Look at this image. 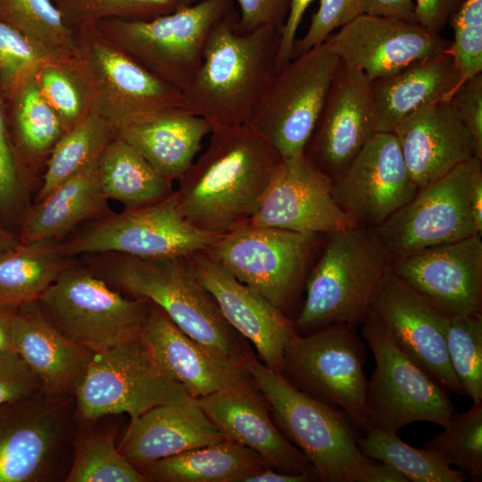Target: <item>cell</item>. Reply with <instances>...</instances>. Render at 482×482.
<instances>
[{
	"instance_id": "obj_39",
	"label": "cell",
	"mask_w": 482,
	"mask_h": 482,
	"mask_svg": "<svg viewBox=\"0 0 482 482\" xmlns=\"http://www.w3.org/2000/svg\"><path fill=\"white\" fill-rule=\"evenodd\" d=\"M0 20L51 58L79 55L75 29L52 0H0Z\"/></svg>"
},
{
	"instance_id": "obj_4",
	"label": "cell",
	"mask_w": 482,
	"mask_h": 482,
	"mask_svg": "<svg viewBox=\"0 0 482 482\" xmlns=\"http://www.w3.org/2000/svg\"><path fill=\"white\" fill-rule=\"evenodd\" d=\"M237 24L235 8L217 22L201 65L182 93V108L212 128L247 125L276 73L281 33L270 28L241 32Z\"/></svg>"
},
{
	"instance_id": "obj_40",
	"label": "cell",
	"mask_w": 482,
	"mask_h": 482,
	"mask_svg": "<svg viewBox=\"0 0 482 482\" xmlns=\"http://www.w3.org/2000/svg\"><path fill=\"white\" fill-rule=\"evenodd\" d=\"M34 76L43 97L65 131L93 108V87L79 55L46 60Z\"/></svg>"
},
{
	"instance_id": "obj_28",
	"label": "cell",
	"mask_w": 482,
	"mask_h": 482,
	"mask_svg": "<svg viewBox=\"0 0 482 482\" xmlns=\"http://www.w3.org/2000/svg\"><path fill=\"white\" fill-rule=\"evenodd\" d=\"M12 346L51 396L74 395L94 353L62 335L41 314L37 303L17 310Z\"/></svg>"
},
{
	"instance_id": "obj_49",
	"label": "cell",
	"mask_w": 482,
	"mask_h": 482,
	"mask_svg": "<svg viewBox=\"0 0 482 482\" xmlns=\"http://www.w3.org/2000/svg\"><path fill=\"white\" fill-rule=\"evenodd\" d=\"M449 101L472 135L477 157L482 160V72L464 81Z\"/></svg>"
},
{
	"instance_id": "obj_3",
	"label": "cell",
	"mask_w": 482,
	"mask_h": 482,
	"mask_svg": "<svg viewBox=\"0 0 482 482\" xmlns=\"http://www.w3.org/2000/svg\"><path fill=\"white\" fill-rule=\"evenodd\" d=\"M245 367L282 435L296 446L322 482H408L393 467L363 455L361 432L339 409L295 387L255 355Z\"/></svg>"
},
{
	"instance_id": "obj_31",
	"label": "cell",
	"mask_w": 482,
	"mask_h": 482,
	"mask_svg": "<svg viewBox=\"0 0 482 482\" xmlns=\"http://www.w3.org/2000/svg\"><path fill=\"white\" fill-rule=\"evenodd\" d=\"M111 212L100 184L97 161L30 205L21 223L18 241L21 245L62 241L80 225Z\"/></svg>"
},
{
	"instance_id": "obj_43",
	"label": "cell",
	"mask_w": 482,
	"mask_h": 482,
	"mask_svg": "<svg viewBox=\"0 0 482 482\" xmlns=\"http://www.w3.org/2000/svg\"><path fill=\"white\" fill-rule=\"evenodd\" d=\"M446 348L464 395L482 403V315L450 316Z\"/></svg>"
},
{
	"instance_id": "obj_47",
	"label": "cell",
	"mask_w": 482,
	"mask_h": 482,
	"mask_svg": "<svg viewBox=\"0 0 482 482\" xmlns=\"http://www.w3.org/2000/svg\"><path fill=\"white\" fill-rule=\"evenodd\" d=\"M362 14L360 0H320L307 32L296 39L293 58L324 43L337 29H340Z\"/></svg>"
},
{
	"instance_id": "obj_55",
	"label": "cell",
	"mask_w": 482,
	"mask_h": 482,
	"mask_svg": "<svg viewBox=\"0 0 482 482\" xmlns=\"http://www.w3.org/2000/svg\"><path fill=\"white\" fill-rule=\"evenodd\" d=\"M17 310H0V351L12 350V328Z\"/></svg>"
},
{
	"instance_id": "obj_9",
	"label": "cell",
	"mask_w": 482,
	"mask_h": 482,
	"mask_svg": "<svg viewBox=\"0 0 482 482\" xmlns=\"http://www.w3.org/2000/svg\"><path fill=\"white\" fill-rule=\"evenodd\" d=\"M78 421L127 414L134 420L193 397L160 365L140 336L94 353L74 392Z\"/></svg>"
},
{
	"instance_id": "obj_19",
	"label": "cell",
	"mask_w": 482,
	"mask_h": 482,
	"mask_svg": "<svg viewBox=\"0 0 482 482\" xmlns=\"http://www.w3.org/2000/svg\"><path fill=\"white\" fill-rule=\"evenodd\" d=\"M331 188L332 179L304 153L281 159L247 224L316 235L356 227Z\"/></svg>"
},
{
	"instance_id": "obj_23",
	"label": "cell",
	"mask_w": 482,
	"mask_h": 482,
	"mask_svg": "<svg viewBox=\"0 0 482 482\" xmlns=\"http://www.w3.org/2000/svg\"><path fill=\"white\" fill-rule=\"evenodd\" d=\"M189 260L227 322L253 345L264 365L282 373L286 347L296 333L295 322L204 252L189 255Z\"/></svg>"
},
{
	"instance_id": "obj_5",
	"label": "cell",
	"mask_w": 482,
	"mask_h": 482,
	"mask_svg": "<svg viewBox=\"0 0 482 482\" xmlns=\"http://www.w3.org/2000/svg\"><path fill=\"white\" fill-rule=\"evenodd\" d=\"M327 236L321 255L304 281L305 298L294 321L296 333L361 324L390 269V259L371 229L356 226Z\"/></svg>"
},
{
	"instance_id": "obj_30",
	"label": "cell",
	"mask_w": 482,
	"mask_h": 482,
	"mask_svg": "<svg viewBox=\"0 0 482 482\" xmlns=\"http://www.w3.org/2000/svg\"><path fill=\"white\" fill-rule=\"evenodd\" d=\"M459 83L460 74L448 50L371 81L377 133L393 132L403 118L416 110L449 100Z\"/></svg>"
},
{
	"instance_id": "obj_33",
	"label": "cell",
	"mask_w": 482,
	"mask_h": 482,
	"mask_svg": "<svg viewBox=\"0 0 482 482\" xmlns=\"http://www.w3.org/2000/svg\"><path fill=\"white\" fill-rule=\"evenodd\" d=\"M270 468L254 451L234 441L192 449L137 469L148 482H241Z\"/></svg>"
},
{
	"instance_id": "obj_21",
	"label": "cell",
	"mask_w": 482,
	"mask_h": 482,
	"mask_svg": "<svg viewBox=\"0 0 482 482\" xmlns=\"http://www.w3.org/2000/svg\"><path fill=\"white\" fill-rule=\"evenodd\" d=\"M376 133L371 81L340 62L304 154L334 179Z\"/></svg>"
},
{
	"instance_id": "obj_8",
	"label": "cell",
	"mask_w": 482,
	"mask_h": 482,
	"mask_svg": "<svg viewBox=\"0 0 482 482\" xmlns=\"http://www.w3.org/2000/svg\"><path fill=\"white\" fill-rule=\"evenodd\" d=\"M233 0H200L149 21L103 20L95 24L122 51L181 94L197 72L212 29Z\"/></svg>"
},
{
	"instance_id": "obj_42",
	"label": "cell",
	"mask_w": 482,
	"mask_h": 482,
	"mask_svg": "<svg viewBox=\"0 0 482 482\" xmlns=\"http://www.w3.org/2000/svg\"><path fill=\"white\" fill-rule=\"evenodd\" d=\"M73 29L103 20L149 21L200 0H52Z\"/></svg>"
},
{
	"instance_id": "obj_41",
	"label": "cell",
	"mask_w": 482,
	"mask_h": 482,
	"mask_svg": "<svg viewBox=\"0 0 482 482\" xmlns=\"http://www.w3.org/2000/svg\"><path fill=\"white\" fill-rule=\"evenodd\" d=\"M449 465L459 468L467 479L482 480V403L463 413L454 412L444 431L424 445Z\"/></svg>"
},
{
	"instance_id": "obj_12",
	"label": "cell",
	"mask_w": 482,
	"mask_h": 482,
	"mask_svg": "<svg viewBox=\"0 0 482 482\" xmlns=\"http://www.w3.org/2000/svg\"><path fill=\"white\" fill-rule=\"evenodd\" d=\"M221 235L200 229L181 213L173 192L152 204L86 222L65 237L71 257L117 253L141 258L189 256L211 246Z\"/></svg>"
},
{
	"instance_id": "obj_22",
	"label": "cell",
	"mask_w": 482,
	"mask_h": 482,
	"mask_svg": "<svg viewBox=\"0 0 482 482\" xmlns=\"http://www.w3.org/2000/svg\"><path fill=\"white\" fill-rule=\"evenodd\" d=\"M480 237L418 251L391 262L390 270L449 317L481 314Z\"/></svg>"
},
{
	"instance_id": "obj_11",
	"label": "cell",
	"mask_w": 482,
	"mask_h": 482,
	"mask_svg": "<svg viewBox=\"0 0 482 482\" xmlns=\"http://www.w3.org/2000/svg\"><path fill=\"white\" fill-rule=\"evenodd\" d=\"M339 63L326 40L275 73L247 125L281 159L304 153Z\"/></svg>"
},
{
	"instance_id": "obj_29",
	"label": "cell",
	"mask_w": 482,
	"mask_h": 482,
	"mask_svg": "<svg viewBox=\"0 0 482 482\" xmlns=\"http://www.w3.org/2000/svg\"><path fill=\"white\" fill-rule=\"evenodd\" d=\"M205 119L182 107L145 115L116 131L165 179L174 181L187 171L212 132Z\"/></svg>"
},
{
	"instance_id": "obj_34",
	"label": "cell",
	"mask_w": 482,
	"mask_h": 482,
	"mask_svg": "<svg viewBox=\"0 0 482 482\" xmlns=\"http://www.w3.org/2000/svg\"><path fill=\"white\" fill-rule=\"evenodd\" d=\"M61 241L45 240L0 253V310L36 302L63 270L75 262Z\"/></svg>"
},
{
	"instance_id": "obj_10",
	"label": "cell",
	"mask_w": 482,
	"mask_h": 482,
	"mask_svg": "<svg viewBox=\"0 0 482 482\" xmlns=\"http://www.w3.org/2000/svg\"><path fill=\"white\" fill-rule=\"evenodd\" d=\"M376 368L367 380L364 431L397 433L408 424L427 421L448 425L455 412L448 392L404 354L369 312L361 323Z\"/></svg>"
},
{
	"instance_id": "obj_20",
	"label": "cell",
	"mask_w": 482,
	"mask_h": 482,
	"mask_svg": "<svg viewBox=\"0 0 482 482\" xmlns=\"http://www.w3.org/2000/svg\"><path fill=\"white\" fill-rule=\"evenodd\" d=\"M327 41L340 62L362 71L370 81L449 49L451 41L416 22L361 14Z\"/></svg>"
},
{
	"instance_id": "obj_32",
	"label": "cell",
	"mask_w": 482,
	"mask_h": 482,
	"mask_svg": "<svg viewBox=\"0 0 482 482\" xmlns=\"http://www.w3.org/2000/svg\"><path fill=\"white\" fill-rule=\"evenodd\" d=\"M34 74L4 96L11 140L30 189L39 187L50 154L65 132Z\"/></svg>"
},
{
	"instance_id": "obj_2",
	"label": "cell",
	"mask_w": 482,
	"mask_h": 482,
	"mask_svg": "<svg viewBox=\"0 0 482 482\" xmlns=\"http://www.w3.org/2000/svg\"><path fill=\"white\" fill-rule=\"evenodd\" d=\"M77 258L123 295L149 300L183 332L218 354L245 365L254 355L224 319L189 256L141 258L105 253Z\"/></svg>"
},
{
	"instance_id": "obj_25",
	"label": "cell",
	"mask_w": 482,
	"mask_h": 482,
	"mask_svg": "<svg viewBox=\"0 0 482 482\" xmlns=\"http://www.w3.org/2000/svg\"><path fill=\"white\" fill-rule=\"evenodd\" d=\"M196 400L226 439L254 451L271 469L319 480L304 454L276 426L254 383Z\"/></svg>"
},
{
	"instance_id": "obj_57",
	"label": "cell",
	"mask_w": 482,
	"mask_h": 482,
	"mask_svg": "<svg viewBox=\"0 0 482 482\" xmlns=\"http://www.w3.org/2000/svg\"><path fill=\"white\" fill-rule=\"evenodd\" d=\"M18 237L0 225V253L19 245Z\"/></svg>"
},
{
	"instance_id": "obj_56",
	"label": "cell",
	"mask_w": 482,
	"mask_h": 482,
	"mask_svg": "<svg viewBox=\"0 0 482 482\" xmlns=\"http://www.w3.org/2000/svg\"><path fill=\"white\" fill-rule=\"evenodd\" d=\"M472 206L475 223L478 233L482 232V174L479 175L474 184L472 195Z\"/></svg>"
},
{
	"instance_id": "obj_48",
	"label": "cell",
	"mask_w": 482,
	"mask_h": 482,
	"mask_svg": "<svg viewBox=\"0 0 482 482\" xmlns=\"http://www.w3.org/2000/svg\"><path fill=\"white\" fill-rule=\"evenodd\" d=\"M41 383L14 351H0V405L31 396Z\"/></svg>"
},
{
	"instance_id": "obj_37",
	"label": "cell",
	"mask_w": 482,
	"mask_h": 482,
	"mask_svg": "<svg viewBox=\"0 0 482 482\" xmlns=\"http://www.w3.org/2000/svg\"><path fill=\"white\" fill-rule=\"evenodd\" d=\"M115 137L112 126L92 108L67 129L55 145L33 203L42 200L60 184L97 162Z\"/></svg>"
},
{
	"instance_id": "obj_27",
	"label": "cell",
	"mask_w": 482,
	"mask_h": 482,
	"mask_svg": "<svg viewBox=\"0 0 482 482\" xmlns=\"http://www.w3.org/2000/svg\"><path fill=\"white\" fill-rule=\"evenodd\" d=\"M225 436L197 400L156 406L130 420L118 445L137 469L192 449L214 445Z\"/></svg>"
},
{
	"instance_id": "obj_15",
	"label": "cell",
	"mask_w": 482,
	"mask_h": 482,
	"mask_svg": "<svg viewBox=\"0 0 482 482\" xmlns=\"http://www.w3.org/2000/svg\"><path fill=\"white\" fill-rule=\"evenodd\" d=\"M319 236L245 224L203 252L286 313L305 281Z\"/></svg>"
},
{
	"instance_id": "obj_45",
	"label": "cell",
	"mask_w": 482,
	"mask_h": 482,
	"mask_svg": "<svg viewBox=\"0 0 482 482\" xmlns=\"http://www.w3.org/2000/svg\"><path fill=\"white\" fill-rule=\"evenodd\" d=\"M449 24L453 40L448 51L460 74V87L482 72V0H465Z\"/></svg>"
},
{
	"instance_id": "obj_14",
	"label": "cell",
	"mask_w": 482,
	"mask_h": 482,
	"mask_svg": "<svg viewBox=\"0 0 482 482\" xmlns=\"http://www.w3.org/2000/svg\"><path fill=\"white\" fill-rule=\"evenodd\" d=\"M365 348L355 327L328 326L288 342L282 375L298 390L344 411L364 432Z\"/></svg>"
},
{
	"instance_id": "obj_36",
	"label": "cell",
	"mask_w": 482,
	"mask_h": 482,
	"mask_svg": "<svg viewBox=\"0 0 482 482\" xmlns=\"http://www.w3.org/2000/svg\"><path fill=\"white\" fill-rule=\"evenodd\" d=\"M114 416L77 422L65 482H148L120 453Z\"/></svg>"
},
{
	"instance_id": "obj_6",
	"label": "cell",
	"mask_w": 482,
	"mask_h": 482,
	"mask_svg": "<svg viewBox=\"0 0 482 482\" xmlns=\"http://www.w3.org/2000/svg\"><path fill=\"white\" fill-rule=\"evenodd\" d=\"M36 303L54 328L94 353L138 337L152 304L119 292L78 258Z\"/></svg>"
},
{
	"instance_id": "obj_54",
	"label": "cell",
	"mask_w": 482,
	"mask_h": 482,
	"mask_svg": "<svg viewBox=\"0 0 482 482\" xmlns=\"http://www.w3.org/2000/svg\"><path fill=\"white\" fill-rule=\"evenodd\" d=\"M314 481L305 474H294L269 468L263 471L244 478L241 482H309Z\"/></svg>"
},
{
	"instance_id": "obj_17",
	"label": "cell",
	"mask_w": 482,
	"mask_h": 482,
	"mask_svg": "<svg viewBox=\"0 0 482 482\" xmlns=\"http://www.w3.org/2000/svg\"><path fill=\"white\" fill-rule=\"evenodd\" d=\"M368 312L399 349L444 389L464 395L447 353L448 315L390 269L379 282Z\"/></svg>"
},
{
	"instance_id": "obj_51",
	"label": "cell",
	"mask_w": 482,
	"mask_h": 482,
	"mask_svg": "<svg viewBox=\"0 0 482 482\" xmlns=\"http://www.w3.org/2000/svg\"><path fill=\"white\" fill-rule=\"evenodd\" d=\"M465 0H413L416 22L439 34Z\"/></svg>"
},
{
	"instance_id": "obj_16",
	"label": "cell",
	"mask_w": 482,
	"mask_h": 482,
	"mask_svg": "<svg viewBox=\"0 0 482 482\" xmlns=\"http://www.w3.org/2000/svg\"><path fill=\"white\" fill-rule=\"evenodd\" d=\"M79 57L89 75L94 106L115 132L159 111L182 107V94L108 39L95 23L75 29Z\"/></svg>"
},
{
	"instance_id": "obj_53",
	"label": "cell",
	"mask_w": 482,
	"mask_h": 482,
	"mask_svg": "<svg viewBox=\"0 0 482 482\" xmlns=\"http://www.w3.org/2000/svg\"><path fill=\"white\" fill-rule=\"evenodd\" d=\"M362 14L416 22L413 0H360ZM417 23V22H416Z\"/></svg>"
},
{
	"instance_id": "obj_46",
	"label": "cell",
	"mask_w": 482,
	"mask_h": 482,
	"mask_svg": "<svg viewBox=\"0 0 482 482\" xmlns=\"http://www.w3.org/2000/svg\"><path fill=\"white\" fill-rule=\"evenodd\" d=\"M48 59L46 52L0 20V87L5 97Z\"/></svg>"
},
{
	"instance_id": "obj_26",
	"label": "cell",
	"mask_w": 482,
	"mask_h": 482,
	"mask_svg": "<svg viewBox=\"0 0 482 482\" xmlns=\"http://www.w3.org/2000/svg\"><path fill=\"white\" fill-rule=\"evenodd\" d=\"M393 133L418 188L477 157L474 138L449 100L416 110L403 118Z\"/></svg>"
},
{
	"instance_id": "obj_1",
	"label": "cell",
	"mask_w": 482,
	"mask_h": 482,
	"mask_svg": "<svg viewBox=\"0 0 482 482\" xmlns=\"http://www.w3.org/2000/svg\"><path fill=\"white\" fill-rule=\"evenodd\" d=\"M280 162L248 125L214 127L206 150L174 190L179 208L195 227L224 235L248 223Z\"/></svg>"
},
{
	"instance_id": "obj_7",
	"label": "cell",
	"mask_w": 482,
	"mask_h": 482,
	"mask_svg": "<svg viewBox=\"0 0 482 482\" xmlns=\"http://www.w3.org/2000/svg\"><path fill=\"white\" fill-rule=\"evenodd\" d=\"M77 422L74 395L0 405V482H65Z\"/></svg>"
},
{
	"instance_id": "obj_38",
	"label": "cell",
	"mask_w": 482,
	"mask_h": 482,
	"mask_svg": "<svg viewBox=\"0 0 482 482\" xmlns=\"http://www.w3.org/2000/svg\"><path fill=\"white\" fill-rule=\"evenodd\" d=\"M364 433L357 438L363 455L393 467L408 482H463L467 479L436 452L412 447L399 438L397 433L377 428Z\"/></svg>"
},
{
	"instance_id": "obj_44",
	"label": "cell",
	"mask_w": 482,
	"mask_h": 482,
	"mask_svg": "<svg viewBox=\"0 0 482 482\" xmlns=\"http://www.w3.org/2000/svg\"><path fill=\"white\" fill-rule=\"evenodd\" d=\"M30 187L18 162L11 140L4 95L0 87V225L21 223L32 204Z\"/></svg>"
},
{
	"instance_id": "obj_13",
	"label": "cell",
	"mask_w": 482,
	"mask_h": 482,
	"mask_svg": "<svg viewBox=\"0 0 482 482\" xmlns=\"http://www.w3.org/2000/svg\"><path fill=\"white\" fill-rule=\"evenodd\" d=\"M482 174V160L473 157L416 195L372 229L391 262L418 251L475 235L473 187Z\"/></svg>"
},
{
	"instance_id": "obj_50",
	"label": "cell",
	"mask_w": 482,
	"mask_h": 482,
	"mask_svg": "<svg viewBox=\"0 0 482 482\" xmlns=\"http://www.w3.org/2000/svg\"><path fill=\"white\" fill-rule=\"evenodd\" d=\"M238 29L251 32L270 28L281 33L286 22L290 0H237Z\"/></svg>"
},
{
	"instance_id": "obj_24",
	"label": "cell",
	"mask_w": 482,
	"mask_h": 482,
	"mask_svg": "<svg viewBox=\"0 0 482 482\" xmlns=\"http://www.w3.org/2000/svg\"><path fill=\"white\" fill-rule=\"evenodd\" d=\"M140 337L160 365L195 399L253 384L245 364L190 337L153 303Z\"/></svg>"
},
{
	"instance_id": "obj_52",
	"label": "cell",
	"mask_w": 482,
	"mask_h": 482,
	"mask_svg": "<svg viewBox=\"0 0 482 482\" xmlns=\"http://www.w3.org/2000/svg\"><path fill=\"white\" fill-rule=\"evenodd\" d=\"M314 0H290L289 12L280 35L276 71L293 59L296 33L303 14Z\"/></svg>"
},
{
	"instance_id": "obj_18",
	"label": "cell",
	"mask_w": 482,
	"mask_h": 482,
	"mask_svg": "<svg viewBox=\"0 0 482 482\" xmlns=\"http://www.w3.org/2000/svg\"><path fill=\"white\" fill-rule=\"evenodd\" d=\"M419 190L393 132H378L332 179V195L355 226L375 229Z\"/></svg>"
},
{
	"instance_id": "obj_35",
	"label": "cell",
	"mask_w": 482,
	"mask_h": 482,
	"mask_svg": "<svg viewBox=\"0 0 482 482\" xmlns=\"http://www.w3.org/2000/svg\"><path fill=\"white\" fill-rule=\"evenodd\" d=\"M100 184L108 200L124 209L152 204L169 197L172 181L165 179L126 141L115 137L98 160Z\"/></svg>"
}]
</instances>
